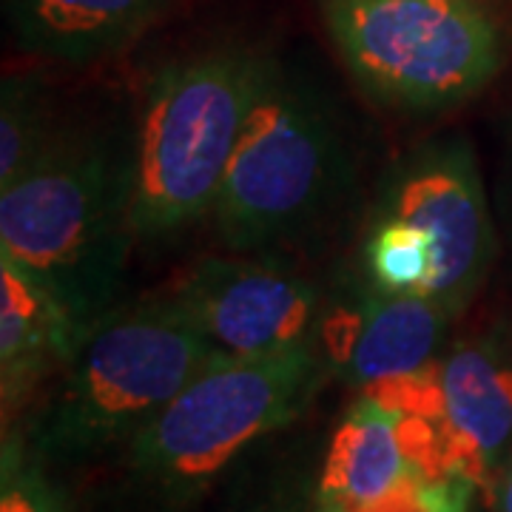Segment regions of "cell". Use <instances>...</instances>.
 I'll use <instances>...</instances> for the list:
<instances>
[{"instance_id": "cell-7", "label": "cell", "mask_w": 512, "mask_h": 512, "mask_svg": "<svg viewBox=\"0 0 512 512\" xmlns=\"http://www.w3.org/2000/svg\"><path fill=\"white\" fill-rule=\"evenodd\" d=\"M373 217L402 222L436 256L433 299L464 313L495 262V228L476 151L461 134H441L384 174Z\"/></svg>"}, {"instance_id": "cell-18", "label": "cell", "mask_w": 512, "mask_h": 512, "mask_svg": "<svg viewBox=\"0 0 512 512\" xmlns=\"http://www.w3.org/2000/svg\"><path fill=\"white\" fill-rule=\"evenodd\" d=\"M507 151H510L507 168H510V188H512V106H510V114H507Z\"/></svg>"}, {"instance_id": "cell-8", "label": "cell", "mask_w": 512, "mask_h": 512, "mask_svg": "<svg viewBox=\"0 0 512 512\" xmlns=\"http://www.w3.org/2000/svg\"><path fill=\"white\" fill-rule=\"evenodd\" d=\"M222 356L313 348L325 296L313 279L262 254L202 256L165 288Z\"/></svg>"}, {"instance_id": "cell-10", "label": "cell", "mask_w": 512, "mask_h": 512, "mask_svg": "<svg viewBox=\"0 0 512 512\" xmlns=\"http://www.w3.org/2000/svg\"><path fill=\"white\" fill-rule=\"evenodd\" d=\"M439 373L458 476L493 495L512 447V322L458 342L439 356Z\"/></svg>"}, {"instance_id": "cell-6", "label": "cell", "mask_w": 512, "mask_h": 512, "mask_svg": "<svg viewBox=\"0 0 512 512\" xmlns=\"http://www.w3.org/2000/svg\"><path fill=\"white\" fill-rule=\"evenodd\" d=\"M316 3L342 66L384 109H458L493 83L507 57L490 0Z\"/></svg>"}, {"instance_id": "cell-19", "label": "cell", "mask_w": 512, "mask_h": 512, "mask_svg": "<svg viewBox=\"0 0 512 512\" xmlns=\"http://www.w3.org/2000/svg\"><path fill=\"white\" fill-rule=\"evenodd\" d=\"M313 512H333V510H316V507H313Z\"/></svg>"}, {"instance_id": "cell-12", "label": "cell", "mask_w": 512, "mask_h": 512, "mask_svg": "<svg viewBox=\"0 0 512 512\" xmlns=\"http://www.w3.org/2000/svg\"><path fill=\"white\" fill-rule=\"evenodd\" d=\"M171 0H6L9 29L29 55L92 66L126 52Z\"/></svg>"}, {"instance_id": "cell-5", "label": "cell", "mask_w": 512, "mask_h": 512, "mask_svg": "<svg viewBox=\"0 0 512 512\" xmlns=\"http://www.w3.org/2000/svg\"><path fill=\"white\" fill-rule=\"evenodd\" d=\"M217 356L165 291L114 311L86 336L32 424L43 461L126 447Z\"/></svg>"}, {"instance_id": "cell-14", "label": "cell", "mask_w": 512, "mask_h": 512, "mask_svg": "<svg viewBox=\"0 0 512 512\" xmlns=\"http://www.w3.org/2000/svg\"><path fill=\"white\" fill-rule=\"evenodd\" d=\"M60 131L40 80L6 74L0 86V191L29 174L55 146Z\"/></svg>"}, {"instance_id": "cell-2", "label": "cell", "mask_w": 512, "mask_h": 512, "mask_svg": "<svg viewBox=\"0 0 512 512\" xmlns=\"http://www.w3.org/2000/svg\"><path fill=\"white\" fill-rule=\"evenodd\" d=\"M330 370L316 348L217 353L123 447L131 495L148 512H185L262 439L299 419Z\"/></svg>"}, {"instance_id": "cell-17", "label": "cell", "mask_w": 512, "mask_h": 512, "mask_svg": "<svg viewBox=\"0 0 512 512\" xmlns=\"http://www.w3.org/2000/svg\"><path fill=\"white\" fill-rule=\"evenodd\" d=\"M490 501H493V512H512V456L498 476Z\"/></svg>"}, {"instance_id": "cell-9", "label": "cell", "mask_w": 512, "mask_h": 512, "mask_svg": "<svg viewBox=\"0 0 512 512\" xmlns=\"http://www.w3.org/2000/svg\"><path fill=\"white\" fill-rule=\"evenodd\" d=\"M461 313L430 296L376 291L356 274L325 308L313 348L330 376L353 390L433 365Z\"/></svg>"}, {"instance_id": "cell-16", "label": "cell", "mask_w": 512, "mask_h": 512, "mask_svg": "<svg viewBox=\"0 0 512 512\" xmlns=\"http://www.w3.org/2000/svg\"><path fill=\"white\" fill-rule=\"evenodd\" d=\"M308 507H313L311 481L305 484V478L285 473L268 481L262 493L234 512H308Z\"/></svg>"}, {"instance_id": "cell-4", "label": "cell", "mask_w": 512, "mask_h": 512, "mask_svg": "<svg viewBox=\"0 0 512 512\" xmlns=\"http://www.w3.org/2000/svg\"><path fill=\"white\" fill-rule=\"evenodd\" d=\"M348 168V143L328 94L265 55L211 214L217 239L234 254L305 239L336 205Z\"/></svg>"}, {"instance_id": "cell-13", "label": "cell", "mask_w": 512, "mask_h": 512, "mask_svg": "<svg viewBox=\"0 0 512 512\" xmlns=\"http://www.w3.org/2000/svg\"><path fill=\"white\" fill-rule=\"evenodd\" d=\"M419 476L402 441V416L359 393L330 436L328 453L313 481V507L359 512Z\"/></svg>"}, {"instance_id": "cell-15", "label": "cell", "mask_w": 512, "mask_h": 512, "mask_svg": "<svg viewBox=\"0 0 512 512\" xmlns=\"http://www.w3.org/2000/svg\"><path fill=\"white\" fill-rule=\"evenodd\" d=\"M0 512H74L46 461L20 433L3 430L0 447Z\"/></svg>"}, {"instance_id": "cell-1", "label": "cell", "mask_w": 512, "mask_h": 512, "mask_svg": "<svg viewBox=\"0 0 512 512\" xmlns=\"http://www.w3.org/2000/svg\"><path fill=\"white\" fill-rule=\"evenodd\" d=\"M131 225V137L63 128L18 183L0 191V256L43 282L89 336L120 299Z\"/></svg>"}, {"instance_id": "cell-11", "label": "cell", "mask_w": 512, "mask_h": 512, "mask_svg": "<svg viewBox=\"0 0 512 512\" xmlns=\"http://www.w3.org/2000/svg\"><path fill=\"white\" fill-rule=\"evenodd\" d=\"M83 328L66 305L23 271L0 256V410L3 430L35 402V396L72 365Z\"/></svg>"}, {"instance_id": "cell-3", "label": "cell", "mask_w": 512, "mask_h": 512, "mask_svg": "<svg viewBox=\"0 0 512 512\" xmlns=\"http://www.w3.org/2000/svg\"><path fill=\"white\" fill-rule=\"evenodd\" d=\"M262 57L248 46H211L151 74L131 134L137 242H168L214 214Z\"/></svg>"}]
</instances>
